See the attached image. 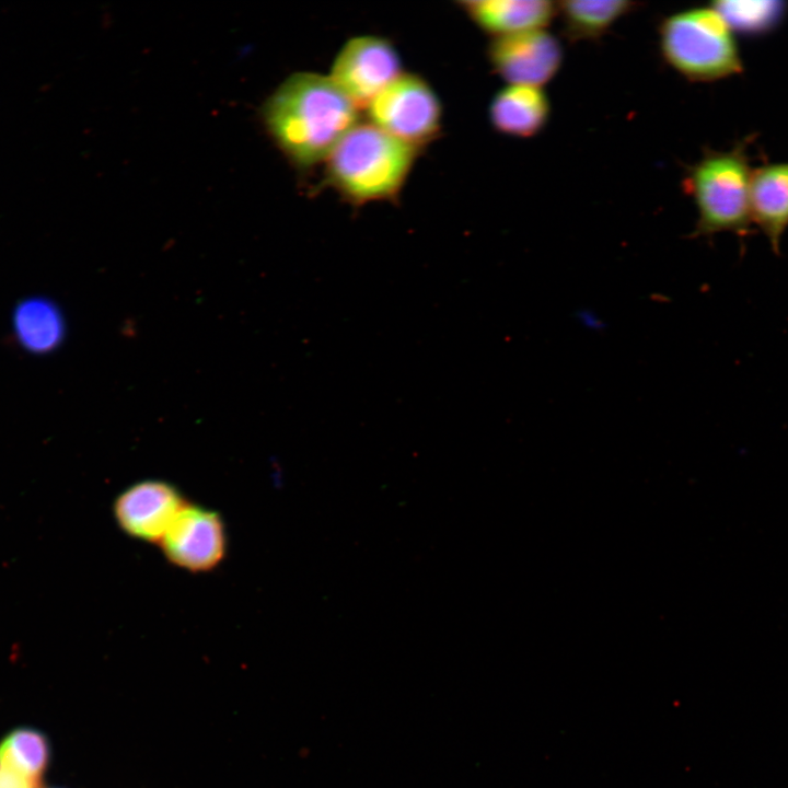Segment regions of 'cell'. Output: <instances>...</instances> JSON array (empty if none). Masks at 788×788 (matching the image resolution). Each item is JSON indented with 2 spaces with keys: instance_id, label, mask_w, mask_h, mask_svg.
I'll return each instance as SVG.
<instances>
[{
  "instance_id": "obj_5",
  "label": "cell",
  "mask_w": 788,
  "mask_h": 788,
  "mask_svg": "<svg viewBox=\"0 0 788 788\" xmlns=\"http://www.w3.org/2000/svg\"><path fill=\"white\" fill-rule=\"evenodd\" d=\"M368 121L420 151L438 138L442 106L420 76L403 72L366 108Z\"/></svg>"
},
{
  "instance_id": "obj_6",
  "label": "cell",
  "mask_w": 788,
  "mask_h": 788,
  "mask_svg": "<svg viewBox=\"0 0 788 788\" xmlns=\"http://www.w3.org/2000/svg\"><path fill=\"white\" fill-rule=\"evenodd\" d=\"M402 73L401 57L391 40L360 35L341 46L327 76L358 109H366Z\"/></svg>"
},
{
  "instance_id": "obj_16",
  "label": "cell",
  "mask_w": 788,
  "mask_h": 788,
  "mask_svg": "<svg viewBox=\"0 0 788 788\" xmlns=\"http://www.w3.org/2000/svg\"><path fill=\"white\" fill-rule=\"evenodd\" d=\"M732 30L760 32L775 25L783 14L779 1H714L710 5Z\"/></svg>"
},
{
  "instance_id": "obj_7",
  "label": "cell",
  "mask_w": 788,
  "mask_h": 788,
  "mask_svg": "<svg viewBox=\"0 0 788 788\" xmlns=\"http://www.w3.org/2000/svg\"><path fill=\"white\" fill-rule=\"evenodd\" d=\"M159 545L175 567L194 573L210 571L225 557V525L217 511L187 502Z\"/></svg>"
},
{
  "instance_id": "obj_12",
  "label": "cell",
  "mask_w": 788,
  "mask_h": 788,
  "mask_svg": "<svg viewBox=\"0 0 788 788\" xmlns=\"http://www.w3.org/2000/svg\"><path fill=\"white\" fill-rule=\"evenodd\" d=\"M750 211L752 222L763 231L774 254H780L781 237L788 228V163L752 170Z\"/></svg>"
},
{
  "instance_id": "obj_8",
  "label": "cell",
  "mask_w": 788,
  "mask_h": 788,
  "mask_svg": "<svg viewBox=\"0 0 788 788\" xmlns=\"http://www.w3.org/2000/svg\"><path fill=\"white\" fill-rule=\"evenodd\" d=\"M493 70L507 84L538 86L549 82L560 70L564 48L545 28L493 38L487 48Z\"/></svg>"
},
{
  "instance_id": "obj_3",
  "label": "cell",
  "mask_w": 788,
  "mask_h": 788,
  "mask_svg": "<svg viewBox=\"0 0 788 788\" xmlns=\"http://www.w3.org/2000/svg\"><path fill=\"white\" fill-rule=\"evenodd\" d=\"M752 169L744 142L727 151L705 150L686 167L683 188L697 210L692 237H708L720 232L746 235L752 222L750 181Z\"/></svg>"
},
{
  "instance_id": "obj_11",
  "label": "cell",
  "mask_w": 788,
  "mask_h": 788,
  "mask_svg": "<svg viewBox=\"0 0 788 788\" xmlns=\"http://www.w3.org/2000/svg\"><path fill=\"white\" fill-rule=\"evenodd\" d=\"M489 120L499 134L531 138L547 125L551 103L547 94L538 86L507 84L491 99Z\"/></svg>"
},
{
  "instance_id": "obj_9",
  "label": "cell",
  "mask_w": 788,
  "mask_h": 788,
  "mask_svg": "<svg viewBox=\"0 0 788 788\" xmlns=\"http://www.w3.org/2000/svg\"><path fill=\"white\" fill-rule=\"evenodd\" d=\"M186 503L173 484L147 479L124 489L116 497L113 511L117 525L125 534L159 544Z\"/></svg>"
},
{
  "instance_id": "obj_2",
  "label": "cell",
  "mask_w": 788,
  "mask_h": 788,
  "mask_svg": "<svg viewBox=\"0 0 788 788\" xmlns=\"http://www.w3.org/2000/svg\"><path fill=\"white\" fill-rule=\"evenodd\" d=\"M419 150L367 121L356 124L325 160L324 182L355 206L393 201Z\"/></svg>"
},
{
  "instance_id": "obj_1",
  "label": "cell",
  "mask_w": 788,
  "mask_h": 788,
  "mask_svg": "<svg viewBox=\"0 0 788 788\" xmlns=\"http://www.w3.org/2000/svg\"><path fill=\"white\" fill-rule=\"evenodd\" d=\"M358 107L328 76L296 72L266 100L262 116L271 139L297 167L325 162L359 120Z\"/></svg>"
},
{
  "instance_id": "obj_10",
  "label": "cell",
  "mask_w": 788,
  "mask_h": 788,
  "mask_svg": "<svg viewBox=\"0 0 788 788\" xmlns=\"http://www.w3.org/2000/svg\"><path fill=\"white\" fill-rule=\"evenodd\" d=\"M460 9L493 38L545 28L557 16V4L547 0H465Z\"/></svg>"
},
{
  "instance_id": "obj_18",
  "label": "cell",
  "mask_w": 788,
  "mask_h": 788,
  "mask_svg": "<svg viewBox=\"0 0 788 788\" xmlns=\"http://www.w3.org/2000/svg\"><path fill=\"white\" fill-rule=\"evenodd\" d=\"M50 788H53V787H50Z\"/></svg>"
},
{
  "instance_id": "obj_17",
  "label": "cell",
  "mask_w": 788,
  "mask_h": 788,
  "mask_svg": "<svg viewBox=\"0 0 788 788\" xmlns=\"http://www.w3.org/2000/svg\"><path fill=\"white\" fill-rule=\"evenodd\" d=\"M0 788H39V783L0 767Z\"/></svg>"
},
{
  "instance_id": "obj_15",
  "label": "cell",
  "mask_w": 788,
  "mask_h": 788,
  "mask_svg": "<svg viewBox=\"0 0 788 788\" xmlns=\"http://www.w3.org/2000/svg\"><path fill=\"white\" fill-rule=\"evenodd\" d=\"M50 743L39 730L20 727L0 740V767L38 781L50 762Z\"/></svg>"
},
{
  "instance_id": "obj_14",
  "label": "cell",
  "mask_w": 788,
  "mask_h": 788,
  "mask_svg": "<svg viewBox=\"0 0 788 788\" xmlns=\"http://www.w3.org/2000/svg\"><path fill=\"white\" fill-rule=\"evenodd\" d=\"M18 343L34 354L56 349L63 340L66 325L58 306L45 298H30L18 304L13 313Z\"/></svg>"
},
{
  "instance_id": "obj_4",
  "label": "cell",
  "mask_w": 788,
  "mask_h": 788,
  "mask_svg": "<svg viewBox=\"0 0 788 788\" xmlns=\"http://www.w3.org/2000/svg\"><path fill=\"white\" fill-rule=\"evenodd\" d=\"M663 60L692 82H711L742 71L732 30L711 7L663 18L658 27Z\"/></svg>"
},
{
  "instance_id": "obj_13",
  "label": "cell",
  "mask_w": 788,
  "mask_h": 788,
  "mask_svg": "<svg viewBox=\"0 0 788 788\" xmlns=\"http://www.w3.org/2000/svg\"><path fill=\"white\" fill-rule=\"evenodd\" d=\"M556 4L561 34L570 43L600 39L617 21L640 5L625 0H565Z\"/></svg>"
}]
</instances>
